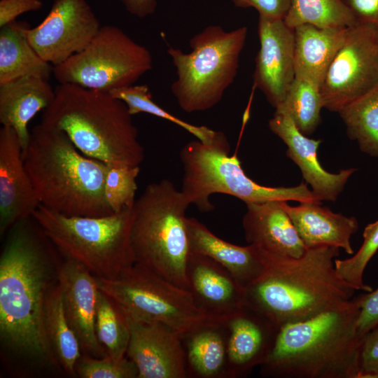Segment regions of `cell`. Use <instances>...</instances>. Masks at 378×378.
Instances as JSON below:
<instances>
[{
    "mask_svg": "<svg viewBox=\"0 0 378 378\" xmlns=\"http://www.w3.org/2000/svg\"><path fill=\"white\" fill-rule=\"evenodd\" d=\"M0 257V336L27 358L58 364L45 329L52 284L50 239L32 216L7 232Z\"/></svg>",
    "mask_w": 378,
    "mask_h": 378,
    "instance_id": "6da1fadb",
    "label": "cell"
},
{
    "mask_svg": "<svg viewBox=\"0 0 378 378\" xmlns=\"http://www.w3.org/2000/svg\"><path fill=\"white\" fill-rule=\"evenodd\" d=\"M259 250L263 267L245 288L246 305L279 328L309 319L353 299L356 290L335 270L340 248L310 247L299 258L260 247Z\"/></svg>",
    "mask_w": 378,
    "mask_h": 378,
    "instance_id": "7a4b0ae2",
    "label": "cell"
},
{
    "mask_svg": "<svg viewBox=\"0 0 378 378\" xmlns=\"http://www.w3.org/2000/svg\"><path fill=\"white\" fill-rule=\"evenodd\" d=\"M357 298L280 327L260 374L275 378H359L362 337Z\"/></svg>",
    "mask_w": 378,
    "mask_h": 378,
    "instance_id": "3957f363",
    "label": "cell"
},
{
    "mask_svg": "<svg viewBox=\"0 0 378 378\" xmlns=\"http://www.w3.org/2000/svg\"><path fill=\"white\" fill-rule=\"evenodd\" d=\"M22 158L41 204L66 216L113 214L104 195L108 165L82 153L63 131L34 126Z\"/></svg>",
    "mask_w": 378,
    "mask_h": 378,
    "instance_id": "277c9868",
    "label": "cell"
},
{
    "mask_svg": "<svg viewBox=\"0 0 378 378\" xmlns=\"http://www.w3.org/2000/svg\"><path fill=\"white\" fill-rule=\"evenodd\" d=\"M41 123L63 131L84 155L107 164L139 166L144 150L127 105L110 93L59 84Z\"/></svg>",
    "mask_w": 378,
    "mask_h": 378,
    "instance_id": "5b68a950",
    "label": "cell"
},
{
    "mask_svg": "<svg viewBox=\"0 0 378 378\" xmlns=\"http://www.w3.org/2000/svg\"><path fill=\"white\" fill-rule=\"evenodd\" d=\"M190 205L172 181L151 183L135 200L131 227L134 263L187 290L190 249L186 211Z\"/></svg>",
    "mask_w": 378,
    "mask_h": 378,
    "instance_id": "8992f818",
    "label": "cell"
},
{
    "mask_svg": "<svg viewBox=\"0 0 378 378\" xmlns=\"http://www.w3.org/2000/svg\"><path fill=\"white\" fill-rule=\"evenodd\" d=\"M230 150L225 134L216 131L212 142L194 140L181 150L183 174L180 190L188 202L201 211L214 209L210 197L215 193L233 196L245 204L272 200L321 203L303 182L294 187H267L253 181L245 174L238 157L230 155Z\"/></svg>",
    "mask_w": 378,
    "mask_h": 378,
    "instance_id": "52a82bcc",
    "label": "cell"
},
{
    "mask_svg": "<svg viewBox=\"0 0 378 378\" xmlns=\"http://www.w3.org/2000/svg\"><path fill=\"white\" fill-rule=\"evenodd\" d=\"M132 207L92 217L66 216L40 204L32 216L65 258L83 265L97 277L114 279L135 262Z\"/></svg>",
    "mask_w": 378,
    "mask_h": 378,
    "instance_id": "ba28073f",
    "label": "cell"
},
{
    "mask_svg": "<svg viewBox=\"0 0 378 378\" xmlns=\"http://www.w3.org/2000/svg\"><path fill=\"white\" fill-rule=\"evenodd\" d=\"M247 33L246 27L209 25L190 38V52L169 47L176 73L171 90L183 111H204L220 102L237 76Z\"/></svg>",
    "mask_w": 378,
    "mask_h": 378,
    "instance_id": "9c48e42d",
    "label": "cell"
},
{
    "mask_svg": "<svg viewBox=\"0 0 378 378\" xmlns=\"http://www.w3.org/2000/svg\"><path fill=\"white\" fill-rule=\"evenodd\" d=\"M95 278L99 289L125 315L162 323L182 337L202 327L224 323L202 310L188 290L142 265L134 263L114 279Z\"/></svg>",
    "mask_w": 378,
    "mask_h": 378,
    "instance_id": "30bf717a",
    "label": "cell"
},
{
    "mask_svg": "<svg viewBox=\"0 0 378 378\" xmlns=\"http://www.w3.org/2000/svg\"><path fill=\"white\" fill-rule=\"evenodd\" d=\"M150 51L120 28L104 25L80 52L53 66L59 84H74L110 92L134 85L151 70Z\"/></svg>",
    "mask_w": 378,
    "mask_h": 378,
    "instance_id": "8fae6325",
    "label": "cell"
},
{
    "mask_svg": "<svg viewBox=\"0 0 378 378\" xmlns=\"http://www.w3.org/2000/svg\"><path fill=\"white\" fill-rule=\"evenodd\" d=\"M378 86V27L356 22L349 27L321 92L324 108L339 112Z\"/></svg>",
    "mask_w": 378,
    "mask_h": 378,
    "instance_id": "7c38bea8",
    "label": "cell"
},
{
    "mask_svg": "<svg viewBox=\"0 0 378 378\" xmlns=\"http://www.w3.org/2000/svg\"><path fill=\"white\" fill-rule=\"evenodd\" d=\"M85 0H54L45 19L22 31L39 56L53 66L83 50L101 28Z\"/></svg>",
    "mask_w": 378,
    "mask_h": 378,
    "instance_id": "4fadbf2b",
    "label": "cell"
},
{
    "mask_svg": "<svg viewBox=\"0 0 378 378\" xmlns=\"http://www.w3.org/2000/svg\"><path fill=\"white\" fill-rule=\"evenodd\" d=\"M130 341L126 356L138 370V378L188 377L182 337L167 326L127 316Z\"/></svg>",
    "mask_w": 378,
    "mask_h": 378,
    "instance_id": "5bb4252c",
    "label": "cell"
},
{
    "mask_svg": "<svg viewBox=\"0 0 378 378\" xmlns=\"http://www.w3.org/2000/svg\"><path fill=\"white\" fill-rule=\"evenodd\" d=\"M258 34L260 49L255 59L253 88L276 108L295 79L294 29L284 20L259 15Z\"/></svg>",
    "mask_w": 378,
    "mask_h": 378,
    "instance_id": "9a60e30c",
    "label": "cell"
},
{
    "mask_svg": "<svg viewBox=\"0 0 378 378\" xmlns=\"http://www.w3.org/2000/svg\"><path fill=\"white\" fill-rule=\"evenodd\" d=\"M57 281L66 316L79 341L83 354L93 358L107 356L95 332L99 293L95 276L79 262L65 258L59 265Z\"/></svg>",
    "mask_w": 378,
    "mask_h": 378,
    "instance_id": "2e32d148",
    "label": "cell"
},
{
    "mask_svg": "<svg viewBox=\"0 0 378 378\" xmlns=\"http://www.w3.org/2000/svg\"><path fill=\"white\" fill-rule=\"evenodd\" d=\"M41 204L22 158L15 130L0 129V234L4 237L17 222L32 216Z\"/></svg>",
    "mask_w": 378,
    "mask_h": 378,
    "instance_id": "e0dca14e",
    "label": "cell"
},
{
    "mask_svg": "<svg viewBox=\"0 0 378 378\" xmlns=\"http://www.w3.org/2000/svg\"><path fill=\"white\" fill-rule=\"evenodd\" d=\"M225 325L226 378L246 377L256 366L265 363L280 328L247 305L230 316Z\"/></svg>",
    "mask_w": 378,
    "mask_h": 378,
    "instance_id": "ac0fdd59",
    "label": "cell"
},
{
    "mask_svg": "<svg viewBox=\"0 0 378 378\" xmlns=\"http://www.w3.org/2000/svg\"><path fill=\"white\" fill-rule=\"evenodd\" d=\"M186 279L196 304L224 323L246 305L245 288L224 267L206 255L190 252Z\"/></svg>",
    "mask_w": 378,
    "mask_h": 378,
    "instance_id": "d6986e66",
    "label": "cell"
},
{
    "mask_svg": "<svg viewBox=\"0 0 378 378\" xmlns=\"http://www.w3.org/2000/svg\"><path fill=\"white\" fill-rule=\"evenodd\" d=\"M269 128L287 146L286 155L300 168L302 177L321 200L335 202L349 177L357 170L349 168L330 173L321 165L317 150L321 140L309 139L286 113L275 111Z\"/></svg>",
    "mask_w": 378,
    "mask_h": 378,
    "instance_id": "ffe728a7",
    "label": "cell"
},
{
    "mask_svg": "<svg viewBox=\"0 0 378 378\" xmlns=\"http://www.w3.org/2000/svg\"><path fill=\"white\" fill-rule=\"evenodd\" d=\"M242 225L245 239L269 252L299 258L307 247L283 208L281 201L247 203Z\"/></svg>",
    "mask_w": 378,
    "mask_h": 378,
    "instance_id": "44dd1931",
    "label": "cell"
},
{
    "mask_svg": "<svg viewBox=\"0 0 378 378\" xmlns=\"http://www.w3.org/2000/svg\"><path fill=\"white\" fill-rule=\"evenodd\" d=\"M281 204L307 248L330 246L354 254L350 239L359 227L355 217L334 213L321 206V203H300L292 206L281 201Z\"/></svg>",
    "mask_w": 378,
    "mask_h": 378,
    "instance_id": "7402d4cb",
    "label": "cell"
},
{
    "mask_svg": "<svg viewBox=\"0 0 378 378\" xmlns=\"http://www.w3.org/2000/svg\"><path fill=\"white\" fill-rule=\"evenodd\" d=\"M55 95L49 80L41 77L26 76L0 84V122L15 130L22 150L29 139V122L51 104Z\"/></svg>",
    "mask_w": 378,
    "mask_h": 378,
    "instance_id": "603a6c76",
    "label": "cell"
},
{
    "mask_svg": "<svg viewBox=\"0 0 378 378\" xmlns=\"http://www.w3.org/2000/svg\"><path fill=\"white\" fill-rule=\"evenodd\" d=\"M187 227L190 252L206 255L221 265L244 288L262 272L263 264L258 246L229 243L195 218L187 217Z\"/></svg>",
    "mask_w": 378,
    "mask_h": 378,
    "instance_id": "cb8c5ba5",
    "label": "cell"
},
{
    "mask_svg": "<svg viewBox=\"0 0 378 378\" xmlns=\"http://www.w3.org/2000/svg\"><path fill=\"white\" fill-rule=\"evenodd\" d=\"M348 29L309 24L295 27V78L321 87L333 59L344 43Z\"/></svg>",
    "mask_w": 378,
    "mask_h": 378,
    "instance_id": "d4e9b609",
    "label": "cell"
},
{
    "mask_svg": "<svg viewBox=\"0 0 378 378\" xmlns=\"http://www.w3.org/2000/svg\"><path fill=\"white\" fill-rule=\"evenodd\" d=\"M188 377L226 378L227 329L206 326L182 337Z\"/></svg>",
    "mask_w": 378,
    "mask_h": 378,
    "instance_id": "484cf974",
    "label": "cell"
},
{
    "mask_svg": "<svg viewBox=\"0 0 378 378\" xmlns=\"http://www.w3.org/2000/svg\"><path fill=\"white\" fill-rule=\"evenodd\" d=\"M24 22L14 21L0 30V84L26 76L49 80L53 66L43 60L28 41Z\"/></svg>",
    "mask_w": 378,
    "mask_h": 378,
    "instance_id": "4316f807",
    "label": "cell"
},
{
    "mask_svg": "<svg viewBox=\"0 0 378 378\" xmlns=\"http://www.w3.org/2000/svg\"><path fill=\"white\" fill-rule=\"evenodd\" d=\"M44 322L46 336L57 363L69 374L74 375L76 365L82 351L66 316L58 281L48 295Z\"/></svg>",
    "mask_w": 378,
    "mask_h": 378,
    "instance_id": "83f0119b",
    "label": "cell"
},
{
    "mask_svg": "<svg viewBox=\"0 0 378 378\" xmlns=\"http://www.w3.org/2000/svg\"><path fill=\"white\" fill-rule=\"evenodd\" d=\"M349 137L360 150L378 158V86L339 112Z\"/></svg>",
    "mask_w": 378,
    "mask_h": 378,
    "instance_id": "f1b7e54d",
    "label": "cell"
},
{
    "mask_svg": "<svg viewBox=\"0 0 378 378\" xmlns=\"http://www.w3.org/2000/svg\"><path fill=\"white\" fill-rule=\"evenodd\" d=\"M324 108L321 86L308 80L295 78L284 101L275 111L288 114L304 135L313 133L321 122Z\"/></svg>",
    "mask_w": 378,
    "mask_h": 378,
    "instance_id": "f546056e",
    "label": "cell"
},
{
    "mask_svg": "<svg viewBox=\"0 0 378 378\" xmlns=\"http://www.w3.org/2000/svg\"><path fill=\"white\" fill-rule=\"evenodd\" d=\"M95 332L107 356H126L130 341L127 318L120 307L99 289L96 307Z\"/></svg>",
    "mask_w": 378,
    "mask_h": 378,
    "instance_id": "4dcf8cb0",
    "label": "cell"
},
{
    "mask_svg": "<svg viewBox=\"0 0 378 378\" xmlns=\"http://www.w3.org/2000/svg\"><path fill=\"white\" fill-rule=\"evenodd\" d=\"M284 20L293 29L305 24L320 27H350L357 22L342 0H292Z\"/></svg>",
    "mask_w": 378,
    "mask_h": 378,
    "instance_id": "1f68e13d",
    "label": "cell"
},
{
    "mask_svg": "<svg viewBox=\"0 0 378 378\" xmlns=\"http://www.w3.org/2000/svg\"><path fill=\"white\" fill-rule=\"evenodd\" d=\"M108 93L122 101L132 115L146 113L164 119L184 129L205 144L212 142L216 136V131L204 125L199 126L186 122L160 107L153 101L146 85H132L113 90Z\"/></svg>",
    "mask_w": 378,
    "mask_h": 378,
    "instance_id": "d6a6232c",
    "label": "cell"
},
{
    "mask_svg": "<svg viewBox=\"0 0 378 378\" xmlns=\"http://www.w3.org/2000/svg\"><path fill=\"white\" fill-rule=\"evenodd\" d=\"M363 242L359 250L351 257L335 260L338 275L356 290L370 292V286L365 284L363 274L366 266L378 250V220L369 223L363 233Z\"/></svg>",
    "mask_w": 378,
    "mask_h": 378,
    "instance_id": "836d02e7",
    "label": "cell"
},
{
    "mask_svg": "<svg viewBox=\"0 0 378 378\" xmlns=\"http://www.w3.org/2000/svg\"><path fill=\"white\" fill-rule=\"evenodd\" d=\"M104 183L106 202L113 213L132 207L137 189L136 178L139 166L108 164Z\"/></svg>",
    "mask_w": 378,
    "mask_h": 378,
    "instance_id": "e575fe53",
    "label": "cell"
},
{
    "mask_svg": "<svg viewBox=\"0 0 378 378\" xmlns=\"http://www.w3.org/2000/svg\"><path fill=\"white\" fill-rule=\"evenodd\" d=\"M76 373L82 378H138L137 368L127 356L115 358L82 354L76 365Z\"/></svg>",
    "mask_w": 378,
    "mask_h": 378,
    "instance_id": "d590c367",
    "label": "cell"
},
{
    "mask_svg": "<svg viewBox=\"0 0 378 378\" xmlns=\"http://www.w3.org/2000/svg\"><path fill=\"white\" fill-rule=\"evenodd\" d=\"M359 378H378V324L363 339Z\"/></svg>",
    "mask_w": 378,
    "mask_h": 378,
    "instance_id": "8d00e7d4",
    "label": "cell"
},
{
    "mask_svg": "<svg viewBox=\"0 0 378 378\" xmlns=\"http://www.w3.org/2000/svg\"><path fill=\"white\" fill-rule=\"evenodd\" d=\"M356 298L360 304L357 332L359 337L363 338L367 332L378 324V288Z\"/></svg>",
    "mask_w": 378,
    "mask_h": 378,
    "instance_id": "74e56055",
    "label": "cell"
},
{
    "mask_svg": "<svg viewBox=\"0 0 378 378\" xmlns=\"http://www.w3.org/2000/svg\"><path fill=\"white\" fill-rule=\"evenodd\" d=\"M236 7L253 8L260 16L284 20L290 8L292 0H231Z\"/></svg>",
    "mask_w": 378,
    "mask_h": 378,
    "instance_id": "f35d334b",
    "label": "cell"
},
{
    "mask_svg": "<svg viewBox=\"0 0 378 378\" xmlns=\"http://www.w3.org/2000/svg\"><path fill=\"white\" fill-rule=\"evenodd\" d=\"M42 6L40 0H1L0 27L15 21L20 15L38 10Z\"/></svg>",
    "mask_w": 378,
    "mask_h": 378,
    "instance_id": "ab89813d",
    "label": "cell"
},
{
    "mask_svg": "<svg viewBox=\"0 0 378 378\" xmlns=\"http://www.w3.org/2000/svg\"><path fill=\"white\" fill-rule=\"evenodd\" d=\"M357 22L378 27V0H342Z\"/></svg>",
    "mask_w": 378,
    "mask_h": 378,
    "instance_id": "60d3db41",
    "label": "cell"
},
{
    "mask_svg": "<svg viewBox=\"0 0 378 378\" xmlns=\"http://www.w3.org/2000/svg\"><path fill=\"white\" fill-rule=\"evenodd\" d=\"M122 2L131 14L139 18L153 14L157 6V0H122Z\"/></svg>",
    "mask_w": 378,
    "mask_h": 378,
    "instance_id": "b9f144b4",
    "label": "cell"
}]
</instances>
